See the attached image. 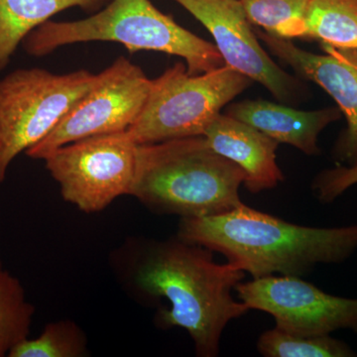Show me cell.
<instances>
[{"mask_svg": "<svg viewBox=\"0 0 357 357\" xmlns=\"http://www.w3.org/2000/svg\"><path fill=\"white\" fill-rule=\"evenodd\" d=\"M131 276L143 295L168 300L170 309L159 312L160 325L187 331L198 356H218L225 326L250 311L231 294L245 272L215 262L210 249L178 236L145 244Z\"/></svg>", "mask_w": 357, "mask_h": 357, "instance_id": "1", "label": "cell"}, {"mask_svg": "<svg viewBox=\"0 0 357 357\" xmlns=\"http://www.w3.org/2000/svg\"><path fill=\"white\" fill-rule=\"evenodd\" d=\"M177 236L220 253L253 279L303 277L318 264L344 262L357 250V225L304 227L244 204L220 215L181 218Z\"/></svg>", "mask_w": 357, "mask_h": 357, "instance_id": "2", "label": "cell"}, {"mask_svg": "<svg viewBox=\"0 0 357 357\" xmlns=\"http://www.w3.org/2000/svg\"><path fill=\"white\" fill-rule=\"evenodd\" d=\"M244 173L211 149L204 135L137 147L130 196L150 211L182 218L211 217L243 204Z\"/></svg>", "mask_w": 357, "mask_h": 357, "instance_id": "3", "label": "cell"}, {"mask_svg": "<svg viewBox=\"0 0 357 357\" xmlns=\"http://www.w3.org/2000/svg\"><path fill=\"white\" fill-rule=\"evenodd\" d=\"M114 42L130 53L155 51L185 60L188 73L204 74L225 66L217 46L199 38L162 13L150 0H112L86 20L47 21L22 42L26 53L44 57L67 45Z\"/></svg>", "mask_w": 357, "mask_h": 357, "instance_id": "4", "label": "cell"}, {"mask_svg": "<svg viewBox=\"0 0 357 357\" xmlns=\"http://www.w3.org/2000/svg\"><path fill=\"white\" fill-rule=\"evenodd\" d=\"M251 83L227 65L191 75L187 66L176 63L152 79L146 102L126 132L138 145L204 135L223 107Z\"/></svg>", "mask_w": 357, "mask_h": 357, "instance_id": "5", "label": "cell"}, {"mask_svg": "<svg viewBox=\"0 0 357 357\" xmlns=\"http://www.w3.org/2000/svg\"><path fill=\"white\" fill-rule=\"evenodd\" d=\"M98 74L18 69L0 79V183L22 152L43 140L93 86Z\"/></svg>", "mask_w": 357, "mask_h": 357, "instance_id": "6", "label": "cell"}, {"mask_svg": "<svg viewBox=\"0 0 357 357\" xmlns=\"http://www.w3.org/2000/svg\"><path fill=\"white\" fill-rule=\"evenodd\" d=\"M137 147L128 132L103 134L58 148L44 161L66 202L98 213L115 199L130 196Z\"/></svg>", "mask_w": 357, "mask_h": 357, "instance_id": "7", "label": "cell"}, {"mask_svg": "<svg viewBox=\"0 0 357 357\" xmlns=\"http://www.w3.org/2000/svg\"><path fill=\"white\" fill-rule=\"evenodd\" d=\"M144 70L124 57L98 73L91 89L68 112L43 140L26 155L44 160L58 148L75 141L126 132L139 116L151 89Z\"/></svg>", "mask_w": 357, "mask_h": 357, "instance_id": "8", "label": "cell"}, {"mask_svg": "<svg viewBox=\"0 0 357 357\" xmlns=\"http://www.w3.org/2000/svg\"><path fill=\"white\" fill-rule=\"evenodd\" d=\"M238 299L271 314L275 328L302 337L328 335L340 330L357 333V299L324 292L302 277L272 276L237 284Z\"/></svg>", "mask_w": 357, "mask_h": 357, "instance_id": "9", "label": "cell"}, {"mask_svg": "<svg viewBox=\"0 0 357 357\" xmlns=\"http://www.w3.org/2000/svg\"><path fill=\"white\" fill-rule=\"evenodd\" d=\"M208 30L225 64L257 82L279 102L303 98L304 84L270 58L246 16L241 0H175Z\"/></svg>", "mask_w": 357, "mask_h": 357, "instance_id": "10", "label": "cell"}, {"mask_svg": "<svg viewBox=\"0 0 357 357\" xmlns=\"http://www.w3.org/2000/svg\"><path fill=\"white\" fill-rule=\"evenodd\" d=\"M273 55L290 66L303 79L318 84L337 102L347 119L333 156L352 164L357 161V49L321 44L323 55L303 50L289 39L256 31Z\"/></svg>", "mask_w": 357, "mask_h": 357, "instance_id": "11", "label": "cell"}, {"mask_svg": "<svg viewBox=\"0 0 357 357\" xmlns=\"http://www.w3.org/2000/svg\"><path fill=\"white\" fill-rule=\"evenodd\" d=\"M211 149L236 163L244 173L243 185L251 194L276 188L284 175L276 161L280 143L261 131L220 114L204 131Z\"/></svg>", "mask_w": 357, "mask_h": 357, "instance_id": "12", "label": "cell"}, {"mask_svg": "<svg viewBox=\"0 0 357 357\" xmlns=\"http://www.w3.org/2000/svg\"><path fill=\"white\" fill-rule=\"evenodd\" d=\"M225 114L261 131L277 142L286 143L307 156H314L321 154L319 134L338 121L342 112L338 107L306 112L267 100H245L229 105Z\"/></svg>", "mask_w": 357, "mask_h": 357, "instance_id": "13", "label": "cell"}, {"mask_svg": "<svg viewBox=\"0 0 357 357\" xmlns=\"http://www.w3.org/2000/svg\"><path fill=\"white\" fill-rule=\"evenodd\" d=\"M107 0H0V73L33 30L57 13L79 7L96 10Z\"/></svg>", "mask_w": 357, "mask_h": 357, "instance_id": "14", "label": "cell"}, {"mask_svg": "<svg viewBox=\"0 0 357 357\" xmlns=\"http://www.w3.org/2000/svg\"><path fill=\"white\" fill-rule=\"evenodd\" d=\"M302 39L357 49V0H312Z\"/></svg>", "mask_w": 357, "mask_h": 357, "instance_id": "15", "label": "cell"}, {"mask_svg": "<svg viewBox=\"0 0 357 357\" xmlns=\"http://www.w3.org/2000/svg\"><path fill=\"white\" fill-rule=\"evenodd\" d=\"M34 312L21 282L0 261V357L29 337Z\"/></svg>", "mask_w": 357, "mask_h": 357, "instance_id": "16", "label": "cell"}, {"mask_svg": "<svg viewBox=\"0 0 357 357\" xmlns=\"http://www.w3.org/2000/svg\"><path fill=\"white\" fill-rule=\"evenodd\" d=\"M251 24L282 39H302L312 0H241Z\"/></svg>", "mask_w": 357, "mask_h": 357, "instance_id": "17", "label": "cell"}, {"mask_svg": "<svg viewBox=\"0 0 357 357\" xmlns=\"http://www.w3.org/2000/svg\"><path fill=\"white\" fill-rule=\"evenodd\" d=\"M260 354L266 357H354L356 351L342 340L328 335L302 337L279 328L267 331L257 342Z\"/></svg>", "mask_w": 357, "mask_h": 357, "instance_id": "18", "label": "cell"}, {"mask_svg": "<svg viewBox=\"0 0 357 357\" xmlns=\"http://www.w3.org/2000/svg\"><path fill=\"white\" fill-rule=\"evenodd\" d=\"M88 354L83 331L74 321L48 324L38 337L25 338L9 351V357H82Z\"/></svg>", "mask_w": 357, "mask_h": 357, "instance_id": "19", "label": "cell"}, {"mask_svg": "<svg viewBox=\"0 0 357 357\" xmlns=\"http://www.w3.org/2000/svg\"><path fill=\"white\" fill-rule=\"evenodd\" d=\"M356 184L357 161L319 173L312 182V191L321 204H331Z\"/></svg>", "mask_w": 357, "mask_h": 357, "instance_id": "20", "label": "cell"}]
</instances>
